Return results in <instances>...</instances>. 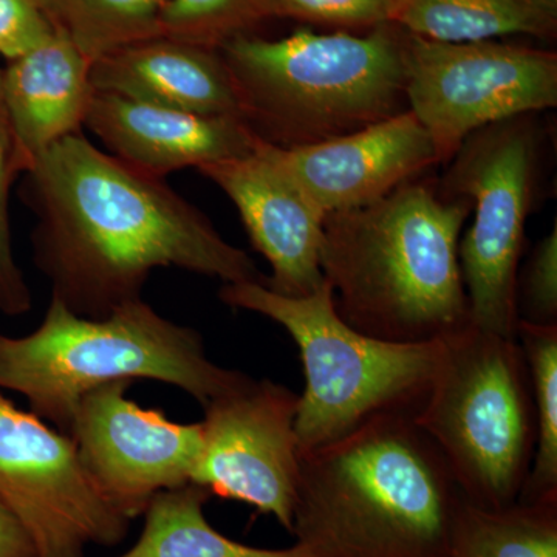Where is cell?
Wrapping results in <instances>:
<instances>
[{"label": "cell", "instance_id": "cell-9", "mask_svg": "<svg viewBox=\"0 0 557 557\" xmlns=\"http://www.w3.org/2000/svg\"><path fill=\"white\" fill-rule=\"evenodd\" d=\"M406 100L438 163L469 135L557 106V54L494 40L437 42L405 32Z\"/></svg>", "mask_w": 557, "mask_h": 557}, {"label": "cell", "instance_id": "cell-27", "mask_svg": "<svg viewBox=\"0 0 557 557\" xmlns=\"http://www.w3.org/2000/svg\"><path fill=\"white\" fill-rule=\"evenodd\" d=\"M53 35L40 0H0V57L16 60Z\"/></svg>", "mask_w": 557, "mask_h": 557}, {"label": "cell", "instance_id": "cell-28", "mask_svg": "<svg viewBox=\"0 0 557 557\" xmlns=\"http://www.w3.org/2000/svg\"><path fill=\"white\" fill-rule=\"evenodd\" d=\"M0 557H36L30 536L2 500H0Z\"/></svg>", "mask_w": 557, "mask_h": 557}, {"label": "cell", "instance_id": "cell-2", "mask_svg": "<svg viewBox=\"0 0 557 557\" xmlns=\"http://www.w3.org/2000/svg\"><path fill=\"white\" fill-rule=\"evenodd\" d=\"M416 413H384L300 450L296 544L317 557L448 555L467 500Z\"/></svg>", "mask_w": 557, "mask_h": 557}, {"label": "cell", "instance_id": "cell-10", "mask_svg": "<svg viewBox=\"0 0 557 557\" xmlns=\"http://www.w3.org/2000/svg\"><path fill=\"white\" fill-rule=\"evenodd\" d=\"M0 500L36 557H86L116 547L132 520L102 496L70 435L0 394Z\"/></svg>", "mask_w": 557, "mask_h": 557}, {"label": "cell", "instance_id": "cell-22", "mask_svg": "<svg viewBox=\"0 0 557 557\" xmlns=\"http://www.w3.org/2000/svg\"><path fill=\"white\" fill-rule=\"evenodd\" d=\"M518 341L530 372L536 410V453L518 502L557 500V325L519 321Z\"/></svg>", "mask_w": 557, "mask_h": 557}, {"label": "cell", "instance_id": "cell-7", "mask_svg": "<svg viewBox=\"0 0 557 557\" xmlns=\"http://www.w3.org/2000/svg\"><path fill=\"white\" fill-rule=\"evenodd\" d=\"M219 298L287 330L299 348L306 388L299 395V449L335 442L384 413L417 412L426 397L438 343L395 344L370 338L341 319L332 287L309 296L277 295L262 282L223 284Z\"/></svg>", "mask_w": 557, "mask_h": 557}, {"label": "cell", "instance_id": "cell-5", "mask_svg": "<svg viewBox=\"0 0 557 557\" xmlns=\"http://www.w3.org/2000/svg\"><path fill=\"white\" fill-rule=\"evenodd\" d=\"M245 379L208 357L196 329L161 317L143 299L94 319L51 298L35 332L0 333V388L25 397L33 413L67 435L81 399L113 381H159L205 408Z\"/></svg>", "mask_w": 557, "mask_h": 557}, {"label": "cell", "instance_id": "cell-15", "mask_svg": "<svg viewBox=\"0 0 557 557\" xmlns=\"http://www.w3.org/2000/svg\"><path fill=\"white\" fill-rule=\"evenodd\" d=\"M84 126L113 157L159 178L249 156L259 139L233 116L161 108L106 91H95Z\"/></svg>", "mask_w": 557, "mask_h": 557}, {"label": "cell", "instance_id": "cell-24", "mask_svg": "<svg viewBox=\"0 0 557 557\" xmlns=\"http://www.w3.org/2000/svg\"><path fill=\"white\" fill-rule=\"evenodd\" d=\"M17 174H21V171L17 164L16 141L3 100L0 70V313L9 317H21L28 313L33 307L30 287L17 265L11 244L10 188Z\"/></svg>", "mask_w": 557, "mask_h": 557}, {"label": "cell", "instance_id": "cell-11", "mask_svg": "<svg viewBox=\"0 0 557 557\" xmlns=\"http://www.w3.org/2000/svg\"><path fill=\"white\" fill-rule=\"evenodd\" d=\"M298 408L299 395L284 384L248 375L209 401L190 482L273 516L292 534L300 469Z\"/></svg>", "mask_w": 557, "mask_h": 557}, {"label": "cell", "instance_id": "cell-21", "mask_svg": "<svg viewBox=\"0 0 557 557\" xmlns=\"http://www.w3.org/2000/svg\"><path fill=\"white\" fill-rule=\"evenodd\" d=\"M446 557H557V500L504 509L467 502Z\"/></svg>", "mask_w": 557, "mask_h": 557}, {"label": "cell", "instance_id": "cell-26", "mask_svg": "<svg viewBox=\"0 0 557 557\" xmlns=\"http://www.w3.org/2000/svg\"><path fill=\"white\" fill-rule=\"evenodd\" d=\"M519 321L536 325H557V225L553 226L518 274Z\"/></svg>", "mask_w": 557, "mask_h": 557}, {"label": "cell", "instance_id": "cell-23", "mask_svg": "<svg viewBox=\"0 0 557 557\" xmlns=\"http://www.w3.org/2000/svg\"><path fill=\"white\" fill-rule=\"evenodd\" d=\"M271 17L267 0H166L161 36L219 50Z\"/></svg>", "mask_w": 557, "mask_h": 557}, {"label": "cell", "instance_id": "cell-3", "mask_svg": "<svg viewBox=\"0 0 557 557\" xmlns=\"http://www.w3.org/2000/svg\"><path fill=\"white\" fill-rule=\"evenodd\" d=\"M472 205L417 178L383 199L325 215L321 270L351 329L431 344L471 324L458 242Z\"/></svg>", "mask_w": 557, "mask_h": 557}, {"label": "cell", "instance_id": "cell-4", "mask_svg": "<svg viewBox=\"0 0 557 557\" xmlns=\"http://www.w3.org/2000/svg\"><path fill=\"white\" fill-rule=\"evenodd\" d=\"M405 30L381 25L368 36L298 30L267 40L240 35L219 51L242 121L267 145H317L403 112Z\"/></svg>", "mask_w": 557, "mask_h": 557}, {"label": "cell", "instance_id": "cell-13", "mask_svg": "<svg viewBox=\"0 0 557 557\" xmlns=\"http://www.w3.org/2000/svg\"><path fill=\"white\" fill-rule=\"evenodd\" d=\"M197 171L236 205L252 247L269 260L271 276L263 285L277 295L304 298L324 284L325 214L273 159L265 143L258 139L249 156Z\"/></svg>", "mask_w": 557, "mask_h": 557}, {"label": "cell", "instance_id": "cell-16", "mask_svg": "<svg viewBox=\"0 0 557 557\" xmlns=\"http://www.w3.org/2000/svg\"><path fill=\"white\" fill-rule=\"evenodd\" d=\"M91 62L62 33L2 70V90L16 141L20 171L86 123L95 89Z\"/></svg>", "mask_w": 557, "mask_h": 557}, {"label": "cell", "instance_id": "cell-8", "mask_svg": "<svg viewBox=\"0 0 557 557\" xmlns=\"http://www.w3.org/2000/svg\"><path fill=\"white\" fill-rule=\"evenodd\" d=\"M541 134L530 115L500 121L465 139L440 193L468 199L474 222L458 242L471 324L518 339V274L533 208Z\"/></svg>", "mask_w": 557, "mask_h": 557}, {"label": "cell", "instance_id": "cell-6", "mask_svg": "<svg viewBox=\"0 0 557 557\" xmlns=\"http://www.w3.org/2000/svg\"><path fill=\"white\" fill-rule=\"evenodd\" d=\"M416 421L469 505L504 509L518 504L537 438L530 372L518 339L469 324L440 341L437 366Z\"/></svg>", "mask_w": 557, "mask_h": 557}, {"label": "cell", "instance_id": "cell-18", "mask_svg": "<svg viewBox=\"0 0 557 557\" xmlns=\"http://www.w3.org/2000/svg\"><path fill=\"white\" fill-rule=\"evenodd\" d=\"M409 35L437 42H479L500 36L555 38L552 0H399L395 22Z\"/></svg>", "mask_w": 557, "mask_h": 557}, {"label": "cell", "instance_id": "cell-19", "mask_svg": "<svg viewBox=\"0 0 557 557\" xmlns=\"http://www.w3.org/2000/svg\"><path fill=\"white\" fill-rule=\"evenodd\" d=\"M211 493L197 483L161 491L145 511L141 536L116 557H317L304 545L269 549L219 533L205 516Z\"/></svg>", "mask_w": 557, "mask_h": 557}, {"label": "cell", "instance_id": "cell-12", "mask_svg": "<svg viewBox=\"0 0 557 557\" xmlns=\"http://www.w3.org/2000/svg\"><path fill=\"white\" fill-rule=\"evenodd\" d=\"M134 381L94 388L81 399L70 437L95 485L134 522L161 491L193 480L201 424L177 423L143 408L127 392Z\"/></svg>", "mask_w": 557, "mask_h": 557}, {"label": "cell", "instance_id": "cell-17", "mask_svg": "<svg viewBox=\"0 0 557 557\" xmlns=\"http://www.w3.org/2000/svg\"><path fill=\"white\" fill-rule=\"evenodd\" d=\"M95 91L209 116L239 119L228 69L219 50L171 38L143 40L94 62Z\"/></svg>", "mask_w": 557, "mask_h": 557}, {"label": "cell", "instance_id": "cell-29", "mask_svg": "<svg viewBox=\"0 0 557 557\" xmlns=\"http://www.w3.org/2000/svg\"><path fill=\"white\" fill-rule=\"evenodd\" d=\"M552 2H556L557 3V0H552Z\"/></svg>", "mask_w": 557, "mask_h": 557}, {"label": "cell", "instance_id": "cell-25", "mask_svg": "<svg viewBox=\"0 0 557 557\" xmlns=\"http://www.w3.org/2000/svg\"><path fill=\"white\" fill-rule=\"evenodd\" d=\"M273 17L341 28L394 24L399 0H267Z\"/></svg>", "mask_w": 557, "mask_h": 557}, {"label": "cell", "instance_id": "cell-20", "mask_svg": "<svg viewBox=\"0 0 557 557\" xmlns=\"http://www.w3.org/2000/svg\"><path fill=\"white\" fill-rule=\"evenodd\" d=\"M54 30L87 61L161 36L166 0H40Z\"/></svg>", "mask_w": 557, "mask_h": 557}, {"label": "cell", "instance_id": "cell-14", "mask_svg": "<svg viewBox=\"0 0 557 557\" xmlns=\"http://www.w3.org/2000/svg\"><path fill=\"white\" fill-rule=\"evenodd\" d=\"M267 148L325 215L383 199L438 164L431 135L410 110L317 145Z\"/></svg>", "mask_w": 557, "mask_h": 557}, {"label": "cell", "instance_id": "cell-1", "mask_svg": "<svg viewBox=\"0 0 557 557\" xmlns=\"http://www.w3.org/2000/svg\"><path fill=\"white\" fill-rule=\"evenodd\" d=\"M38 218L35 262L51 298L78 317L106 318L143 299L157 269L262 282L244 251L164 182L102 152L78 134L54 143L27 172Z\"/></svg>", "mask_w": 557, "mask_h": 557}]
</instances>
